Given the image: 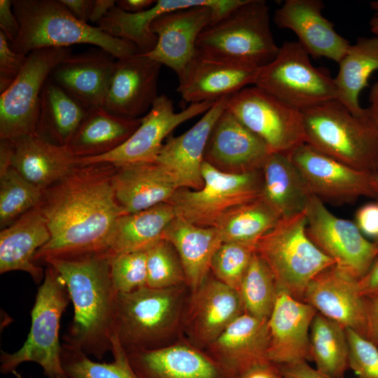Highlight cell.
I'll return each instance as SVG.
<instances>
[{"mask_svg":"<svg viewBox=\"0 0 378 378\" xmlns=\"http://www.w3.org/2000/svg\"><path fill=\"white\" fill-rule=\"evenodd\" d=\"M115 168L108 163L78 164L43 190L37 206L50 239L35 253L34 263L51 258L107 253L115 223L125 214L112 186Z\"/></svg>","mask_w":378,"mask_h":378,"instance_id":"cell-1","label":"cell"},{"mask_svg":"<svg viewBox=\"0 0 378 378\" xmlns=\"http://www.w3.org/2000/svg\"><path fill=\"white\" fill-rule=\"evenodd\" d=\"M110 256L105 253L51 258L43 263L64 279L74 306V318L64 337L66 346L102 359L111 351L116 292Z\"/></svg>","mask_w":378,"mask_h":378,"instance_id":"cell-2","label":"cell"},{"mask_svg":"<svg viewBox=\"0 0 378 378\" xmlns=\"http://www.w3.org/2000/svg\"><path fill=\"white\" fill-rule=\"evenodd\" d=\"M190 290L186 285L145 286L117 293L113 334L126 353L153 350L183 338V318Z\"/></svg>","mask_w":378,"mask_h":378,"instance_id":"cell-3","label":"cell"},{"mask_svg":"<svg viewBox=\"0 0 378 378\" xmlns=\"http://www.w3.org/2000/svg\"><path fill=\"white\" fill-rule=\"evenodd\" d=\"M13 10L20 31L10 47L17 53L27 55L41 48L85 43L116 59L139 54L134 43L77 19L60 0H14Z\"/></svg>","mask_w":378,"mask_h":378,"instance_id":"cell-4","label":"cell"},{"mask_svg":"<svg viewBox=\"0 0 378 378\" xmlns=\"http://www.w3.org/2000/svg\"><path fill=\"white\" fill-rule=\"evenodd\" d=\"M301 111L306 144L355 169L378 174V126L368 110L355 115L332 100Z\"/></svg>","mask_w":378,"mask_h":378,"instance_id":"cell-5","label":"cell"},{"mask_svg":"<svg viewBox=\"0 0 378 378\" xmlns=\"http://www.w3.org/2000/svg\"><path fill=\"white\" fill-rule=\"evenodd\" d=\"M305 210L282 217L255 244V253L271 270L278 291L302 301L309 282L335 265L308 237Z\"/></svg>","mask_w":378,"mask_h":378,"instance_id":"cell-6","label":"cell"},{"mask_svg":"<svg viewBox=\"0 0 378 378\" xmlns=\"http://www.w3.org/2000/svg\"><path fill=\"white\" fill-rule=\"evenodd\" d=\"M46 266L31 312L27 339L14 353L1 351L2 374L12 373L22 363L31 361L41 365L49 378H67L62 365L59 332L62 316L71 300L61 275L52 266Z\"/></svg>","mask_w":378,"mask_h":378,"instance_id":"cell-7","label":"cell"},{"mask_svg":"<svg viewBox=\"0 0 378 378\" xmlns=\"http://www.w3.org/2000/svg\"><path fill=\"white\" fill-rule=\"evenodd\" d=\"M197 50L215 56L263 66L276 56L279 47L271 29L265 1L245 0L225 16L206 27Z\"/></svg>","mask_w":378,"mask_h":378,"instance_id":"cell-8","label":"cell"},{"mask_svg":"<svg viewBox=\"0 0 378 378\" xmlns=\"http://www.w3.org/2000/svg\"><path fill=\"white\" fill-rule=\"evenodd\" d=\"M253 85L300 111L339 100L334 78L314 66L298 41H284L276 57L259 68Z\"/></svg>","mask_w":378,"mask_h":378,"instance_id":"cell-9","label":"cell"},{"mask_svg":"<svg viewBox=\"0 0 378 378\" xmlns=\"http://www.w3.org/2000/svg\"><path fill=\"white\" fill-rule=\"evenodd\" d=\"M202 175L204 183L202 189L178 188L168 202L176 216L198 226L214 227L230 209L261 195V170L228 174L204 161Z\"/></svg>","mask_w":378,"mask_h":378,"instance_id":"cell-10","label":"cell"},{"mask_svg":"<svg viewBox=\"0 0 378 378\" xmlns=\"http://www.w3.org/2000/svg\"><path fill=\"white\" fill-rule=\"evenodd\" d=\"M225 108L261 139L270 153L290 155L306 143L302 111L255 85L229 96Z\"/></svg>","mask_w":378,"mask_h":378,"instance_id":"cell-11","label":"cell"},{"mask_svg":"<svg viewBox=\"0 0 378 378\" xmlns=\"http://www.w3.org/2000/svg\"><path fill=\"white\" fill-rule=\"evenodd\" d=\"M69 47L34 50L14 82L0 95V140L35 134L40 96L52 71L71 55Z\"/></svg>","mask_w":378,"mask_h":378,"instance_id":"cell-12","label":"cell"},{"mask_svg":"<svg viewBox=\"0 0 378 378\" xmlns=\"http://www.w3.org/2000/svg\"><path fill=\"white\" fill-rule=\"evenodd\" d=\"M243 0H214L211 5L197 6L164 13L153 20L155 47L145 56L172 69L181 77L197 51L196 43L204 29L222 18Z\"/></svg>","mask_w":378,"mask_h":378,"instance_id":"cell-13","label":"cell"},{"mask_svg":"<svg viewBox=\"0 0 378 378\" xmlns=\"http://www.w3.org/2000/svg\"><path fill=\"white\" fill-rule=\"evenodd\" d=\"M305 211L310 240L338 269L360 279L378 256V244L367 239L354 222L335 216L313 195Z\"/></svg>","mask_w":378,"mask_h":378,"instance_id":"cell-14","label":"cell"},{"mask_svg":"<svg viewBox=\"0 0 378 378\" xmlns=\"http://www.w3.org/2000/svg\"><path fill=\"white\" fill-rule=\"evenodd\" d=\"M215 103H193L180 112H175L169 98L164 94L158 96L148 113L141 118L138 128L122 144L103 155L77 158L78 164L108 163L120 167L134 163L154 162L164 145V139L176 127L206 113Z\"/></svg>","mask_w":378,"mask_h":378,"instance_id":"cell-15","label":"cell"},{"mask_svg":"<svg viewBox=\"0 0 378 378\" xmlns=\"http://www.w3.org/2000/svg\"><path fill=\"white\" fill-rule=\"evenodd\" d=\"M302 176L310 193L322 202L351 203L361 197L376 199L373 174L358 171L304 143L288 155Z\"/></svg>","mask_w":378,"mask_h":378,"instance_id":"cell-16","label":"cell"},{"mask_svg":"<svg viewBox=\"0 0 378 378\" xmlns=\"http://www.w3.org/2000/svg\"><path fill=\"white\" fill-rule=\"evenodd\" d=\"M244 313L239 292L210 272L188 296L183 318L184 337L193 346L204 350Z\"/></svg>","mask_w":378,"mask_h":378,"instance_id":"cell-17","label":"cell"},{"mask_svg":"<svg viewBox=\"0 0 378 378\" xmlns=\"http://www.w3.org/2000/svg\"><path fill=\"white\" fill-rule=\"evenodd\" d=\"M259 68L197 50L178 78L177 91L190 104L216 102L253 85Z\"/></svg>","mask_w":378,"mask_h":378,"instance_id":"cell-18","label":"cell"},{"mask_svg":"<svg viewBox=\"0 0 378 378\" xmlns=\"http://www.w3.org/2000/svg\"><path fill=\"white\" fill-rule=\"evenodd\" d=\"M270 154L265 142L225 108L211 131L204 160L223 172L244 174L261 170Z\"/></svg>","mask_w":378,"mask_h":378,"instance_id":"cell-19","label":"cell"},{"mask_svg":"<svg viewBox=\"0 0 378 378\" xmlns=\"http://www.w3.org/2000/svg\"><path fill=\"white\" fill-rule=\"evenodd\" d=\"M302 302L366 338L365 297L359 292L358 280L335 265L321 272L309 282Z\"/></svg>","mask_w":378,"mask_h":378,"instance_id":"cell-20","label":"cell"},{"mask_svg":"<svg viewBox=\"0 0 378 378\" xmlns=\"http://www.w3.org/2000/svg\"><path fill=\"white\" fill-rule=\"evenodd\" d=\"M228 97L216 101L186 132L177 136L171 134L166 139L155 162L171 176L178 188L197 190L204 187L202 165L205 148L216 121L225 108Z\"/></svg>","mask_w":378,"mask_h":378,"instance_id":"cell-21","label":"cell"},{"mask_svg":"<svg viewBox=\"0 0 378 378\" xmlns=\"http://www.w3.org/2000/svg\"><path fill=\"white\" fill-rule=\"evenodd\" d=\"M324 6L321 0H286L275 10L274 21L278 27L292 30L312 57L339 63L351 43L323 16Z\"/></svg>","mask_w":378,"mask_h":378,"instance_id":"cell-22","label":"cell"},{"mask_svg":"<svg viewBox=\"0 0 378 378\" xmlns=\"http://www.w3.org/2000/svg\"><path fill=\"white\" fill-rule=\"evenodd\" d=\"M162 64L142 54L116 59L103 108L110 113L136 119L150 109L157 97Z\"/></svg>","mask_w":378,"mask_h":378,"instance_id":"cell-23","label":"cell"},{"mask_svg":"<svg viewBox=\"0 0 378 378\" xmlns=\"http://www.w3.org/2000/svg\"><path fill=\"white\" fill-rule=\"evenodd\" d=\"M316 312L309 304L278 291L268 319L270 361L286 365L312 360L309 330Z\"/></svg>","mask_w":378,"mask_h":378,"instance_id":"cell-24","label":"cell"},{"mask_svg":"<svg viewBox=\"0 0 378 378\" xmlns=\"http://www.w3.org/2000/svg\"><path fill=\"white\" fill-rule=\"evenodd\" d=\"M269 343L268 320L244 313L204 351L231 378H238L252 368L270 361Z\"/></svg>","mask_w":378,"mask_h":378,"instance_id":"cell-25","label":"cell"},{"mask_svg":"<svg viewBox=\"0 0 378 378\" xmlns=\"http://www.w3.org/2000/svg\"><path fill=\"white\" fill-rule=\"evenodd\" d=\"M115 63L116 58L100 48L71 54L49 78L86 108L103 107Z\"/></svg>","mask_w":378,"mask_h":378,"instance_id":"cell-26","label":"cell"},{"mask_svg":"<svg viewBox=\"0 0 378 378\" xmlns=\"http://www.w3.org/2000/svg\"><path fill=\"white\" fill-rule=\"evenodd\" d=\"M127 354L139 378H231L204 350L186 338L163 348Z\"/></svg>","mask_w":378,"mask_h":378,"instance_id":"cell-27","label":"cell"},{"mask_svg":"<svg viewBox=\"0 0 378 378\" xmlns=\"http://www.w3.org/2000/svg\"><path fill=\"white\" fill-rule=\"evenodd\" d=\"M112 186L125 214L168 202L178 189L171 176L156 162L116 167Z\"/></svg>","mask_w":378,"mask_h":378,"instance_id":"cell-28","label":"cell"},{"mask_svg":"<svg viewBox=\"0 0 378 378\" xmlns=\"http://www.w3.org/2000/svg\"><path fill=\"white\" fill-rule=\"evenodd\" d=\"M50 239L45 218L38 206L29 210L0 232V273L27 272L39 284L45 270L34 262L36 251Z\"/></svg>","mask_w":378,"mask_h":378,"instance_id":"cell-29","label":"cell"},{"mask_svg":"<svg viewBox=\"0 0 378 378\" xmlns=\"http://www.w3.org/2000/svg\"><path fill=\"white\" fill-rule=\"evenodd\" d=\"M10 142L11 166L42 190L64 178L78 164L67 146L52 144L36 134Z\"/></svg>","mask_w":378,"mask_h":378,"instance_id":"cell-30","label":"cell"},{"mask_svg":"<svg viewBox=\"0 0 378 378\" xmlns=\"http://www.w3.org/2000/svg\"><path fill=\"white\" fill-rule=\"evenodd\" d=\"M162 238L169 241L181 259L190 291L210 274L212 258L223 243L215 227H201L176 216L165 227Z\"/></svg>","mask_w":378,"mask_h":378,"instance_id":"cell-31","label":"cell"},{"mask_svg":"<svg viewBox=\"0 0 378 378\" xmlns=\"http://www.w3.org/2000/svg\"><path fill=\"white\" fill-rule=\"evenodd\" d=\"M261 171L262 185L260 196L281 218L305 210L312 194L288 155L270 153Z\"/></svg>","mask_w":378,"mask_h":378,"instance_id":"cell-32","label":"cell"},{"mask_svg":"<svg viewBox=\"0 0 378 378\" xmlns=\"http://www.w3.org/2000/svg\"><path fill=\"white\" fill-rule=\"evenodd\" d=\"M140 123L141 118H124L103 107L92 108L88 109L67 147L77 158L103 155L122 144Z\"/></svg>","mask_w":378,"mask_h":378,"instance_id":"cell-33","label":"cell"},{"mask_svg":"<svg viewBox=\"0 0 378 378\" xmlns=\"http://www.w3.org/2000/svg\"><path fill=\"white\" fill-rule=\"evenodd\" d=\"M88 111L48 78L40 96L35 134L52 144L67 146Z\"/></svg>","mask_w":378,"mask_h":378,"instance_id":"cell-34","label":"cell"},{"mask_svg":"<svg viewBox=\"0 0 378 378\" xmlns=\"http://www.w3.org/2000/svg\"><path fill=\"white\" fill-rule=\"evenodd\" d=\"M212 2L213 0H158L150 8L136 13L125 12L115 5L97 27L108 35L134 43L139 54H146L157 42V36L150 29L155 19L168 12L211 5Z\"/></svg>","mask_w":378,"mask_h":378,"instance_id":"cell-35","label":"cell"},{"mask_svg":"<svg viewBox=\"0 0 378 378\" xmlns=\"http://www.w3.org/2000/svg\"><path fill=\"white\" fill-rule=\"evenodd\" d=\"M176 216L169 202L120 216L111 234L107 253L113 255L146 251L162 239L164 230Z\"/></svg>","mask_w":378,"mask_h":378,"instance_id":"cell-36","label":"cell"},{"mask_svg":"<svg viewBox=\"0 0 378 378\" xmlns=\"http://www.w3.org/2000/svg\"><path fill=\"white\" fill-rule=\"evenodd\" d=\"M339 64L335 79L339 93V102L355 115H364L368 108L360 106L359 96L368 86L372 73L378 70V36L358 37L350 45Z\"/></svg>","mask_w":378,"mask_h":378,"instance_id":"cell-37","label":"cell"},{"mask_svg":"<svg viewBox=\"0 0 378 378\" xmlns=\"http://www.w3.org/2000/svg\"><path fill=\"white\" fill-rule=\"evenodd\" d=\"M346 329L316 312L310 327L312 360L316 370L335 378H344L349 368V343Z\"/></svg>","mask_w":378,"mask_h":378,"instance_id":"cell-38","label":"cell"},{"mask_svg":"<svg viewBox=\"0 0 378 378\" xmlns=\"http://www.w3.org/2000/svg\"><path fill=\"white\" fill-rule=\"evenodd\" d=\"M281 216L261 197L225 212L214 226L223 242L255 244L281 219Z\"/></svg>","mask_w":378,"mask_h":378,"instance_id":"cell-39","label":"cell"},{"mask_svg":"<svg viewBox=\"0 0 378 378\" xmlns=\"http://www.w3.org/2000/svg\"><path fill=\"white\" fill-rule=\"evenodd\" d=\"M111 363L90 360L80 350L62 344L61 360L67 378H139L132 368L127 354L115 335L111 337Z\"/></svg>","mask_w":378,"mask_h":378,"instance_id":"cell-40","label":"cell"},{"mask_svg":"<svg viewBox=\"0 0 378 378\" xmlns=\"http://www.w3.org/2000/svg\"><path fill=\"white\" fill-rule=\"evenodd\" d=\"M244 313L267 321L274 309L278 293L274 277L255 252L238 290Z\"/></svg>","mask_w":378,"mask_h":378,"instance_id":"cell-41","label":"cell"},{"mask_svg":"<svg viewBox=\"0 0 378 378\" xmlns=\"http://www.w3.org/2000/svg\"><path fill=\"white\" fill-rule=\"evenodd\" d=\"M43 192L12 166L0 172V227H8L36 207Z\"/></svg>","mask_w":378,"mask_h":378,"instance_id":"cell-42","label":"cell"},{"mask_svg":"<svg viewBox=\"0 0 378 378\" xmlns=\"http://www.w3.org/2000/svg\"><path fill=\"white\" fill-rule=\"evenodd\" d=\"M146 251L148 287L167 288L186 285L181 259L169 241L162 238Z\"/></svg>","mask_w":378,"mask_h":378,"instance_id":"cell-43","label":"cell"},{"mask_svg":"<svg viewBox=\"0 0 378 378\" xmlns=\"http://www.w3.org/2000/svg\"><path fill=\"white\" fill-rule=\"evenodd\" d=\"M255 252V244L223 242L212 258L210 272L216 279L238 291Z\"/></svg>","mask_w":378,"mask_h":378,"instance_id":"cell-44","label":"cell"},{"mask_svg":"<svg viewBox=\"0 0 378 378\" xmlns=\"http://www.w3.org/2000/svg\"><path fill=\"white\" fill-rule=\"evenodd\" d=\"M109 256L111 277L116 293H130L147 286L146 251Z\"/></svg>","mask_w":378,"mask_h":378,"instance_id":"cell-45","label":"cell"},{"mask_svg":"<svg viewBox=\"0 0 378 378\" xmlns=\"http://www.w3.org/2000/svg\"><path fill=\"white\" fill-rule=\"evenodd\" d=\"M349 368L356 378H378V346L351 329H346Z\"/></svg>","mask_w":378,"mask_h":378,"instance_id":"cell-46","label":"cell"},{"mask_svg":"<svg viewBox=\"0 0 378 378\" xmlns=\"http://www.w3.org/2000/svg\"><path fill=\"white\" fill-rule=\"evenodd\" d=\"M27 59V55L11 48L4 34L0 31V94L17 78Z\"/></svg>","mask_w":378,"mask_h":378,"instance_id":"cell-47","label":"cell"},{"mask_svg":"<svg viewBox=\"0 0 378 378\" xmlns=\"http://www.w3.org/2000/svg\"><path fill=\"white\" fill-rule=\"evenodd\" d=\"M354 223L367 239L378 244V200L359 207Z\"/></svg>","mask_w":378,"mask_h":378,"instance_id":"cell-48","label":"cell"},{"mask_svg":"<svg viewBox=\"0 0 378 378\" xmlns=\"http://www.w3.org/2000/svg\"><path fill=\"white\" fill-rule=\"evenodd\" d=\"M0 28L8 41L12 43L16 39L20 25L13 10V1H0Z\"/></svg>","mask_w":378,"mask_h":378,"instance_id":"cell-49","label":"cell"},{"mask_svg":"<svg viewBox=\"0 0 378 378\" xmlns=\"http://www.w3.org/2000/svg\"><path fill=\"white\" fill-rule=\"evenodd\" d=\"M367 335L366 339L378 346V295L365 297Z\"/></svg>","mask_w":378,"mask_h":378,"instance_id":"cell-50","label":"cell"},{"mask_svg":"<svg viewBox=\"0 0 378 378\" xmlns=\"http://www.w3.org/2000/svg\"><path fill=\"white\" fill-rule=\"evenodd\" d=\"M280 366L286 378H335L321 373L307 361Z\"/></svg>","mask_w":378,"mask_h":378,"instance_id":"cell-51","label":"cell"},{"mask_svg":"<svg viewBox=\"0 0 378 378\" xmlns=\"http://www.w3.org/2000/svg\"><path fill=\"white\" fill-rule=\"evenodd\" d=\"M358 286L363 297L378 295V256L368 272L359 280Z\"/></svg>","mask_w":378,"mask_h":378,"instance_id":"cell-52","label":"cell"},{"mask_svg":"<svg viewBox=\"0 0 378 378\" xmlns=\"http://www.w3.org/2000/svg\"><path fill=\"white\" fill-rule=\"evenodd\" d=\"M238 378H286L281 366L271 361L258 365Z\"/></svg>","mask_w":378,"mask_h":378,"instance_id":"cell-53","label":"cell"},{"mask_svg":"<svg viewBox=\"0 0 378 378\" xmlns=\"http://www.w3.org/2000/svg\"><path fill=\"white\" fill-rule=\"evenodd\" d=\"M79 20L88 23L94 0H60Z\"/></svg>","mask_w":378,"mask_h":378,"instance_id":"cell-54","label":"cell"},{"mask_svg":"<svg viewBox=\"0 0 378 378\" xmlns=\"http://www.w3.org/2000/svg\"><path fill=\"white\" fill-rule=\"evenodd\" d=\"M155 3L153 0H118L116 6L125 12L136 13L150 8Z\"/></svg>","mask_w":378,"mask_h":378,"instance_id":"cell-55","label":"cell"},{"mask_svg":"<svg viewBox=\"0 0 378 378\" xmlns=\"http://www.w3.org/2000/svg\"><path fill=\"white\" fill-rule=\"evenodd\" d=\"M115 5L116 1L114 0H94L90 22L99 24Z\"/></svg>","mask_w":378,"mask_h":378,"instance_id":"cell-56","label":"cell"},{"mask_svg":"<svg viewBox=\"0 0 378 378\" xmlns=\"http://www.w3.org/2000/svg\"><path fill=\"white\" fill-rule=\"evenodd\" d=\"M368 100L370 102V106L368 108L369 114L378 126V81L372 85Z\"/></svg>","mask_w":378,"mask_h":378,"instance_id":"cell-57","label":"cell"},{"mask_svg":"<svg viewBox=\"0 0 378 378\" xmlns=\"http://www.w3.org/2000/svg\"><path fill=\"white\" fill-rule=\"evenodd\" d=\"M370 7L374 12L369 22L370 29L374 35L378 36V0L371 1Z\"/></svg>","mask_w":378,"mask_h":378,"instance_id":"cell-58","label":"cell"},{"mask_svg":"<svg viewBox=\"0 0 378 378\" xmlns=\"http://www.w3.org/2000/svg\"><path fill=\"white\" fill-rule=\"evenodd\" d=\"M371 186L376 195V200H378V174L372 175Z\"/></svg>","mask_w":378,"mask_h":378,"instance_id":"cell-59","label":"cell"},{"mask_svg":"<svg viewBox=\"0 0 378 378\" xmlns=\"http://www.w3.org/2000/svg\"><path fill=\"white\" fill-rule=\"evenodd\" d=\"M12 373H13L18 378H22L20 373H18L16 370H14Z\"/></svg>","mask_w":378,"mask_h":378,"instance_id":"cell-60","label":"cell"}]
</instances>
